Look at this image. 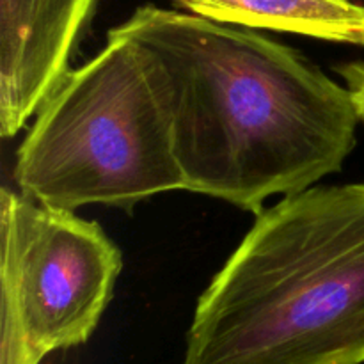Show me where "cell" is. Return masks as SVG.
I'll return each mask as SVG.
<instances>
[{"label": "cell", "mask_w": 364, "mask_h": 364, "mask_svg": "<svg viewBox=\"0 0 364 364\" xmlns=\"http://www.w3.org/2000/svg\"><path fill=\"white\" fill-rule=\"evenodd\" d=\"M117 34L148 57L185 191L262 212L338 173L359 114L347 85L252 28L142 6Z\"/></svg>", "instance_id": "cell-1"}, {"label": "cell", "mask_w": 364, "mask_h": 364, "mask_svg": "<svg viewBox=\"0 0 364 364\" xmlns=\"http://www.w3.org/2000/svg\"><path fill=\"white\" fill-rule=\"evenodd\" d=\"M181 364H364V181L262 210L199 297Z\"/></svg>", "instance_id": "cell-2"}, {"label": "cell", "mask_w": 364, "mask_h": 364, "mask_svg": "<svg viewBox=\"0 0 364 364\" xmlns=\"http://www.w3.org/2000/svg\"><path fill=\"white\" fill-rule=\"evenodd\" d=\"M14 181L41 205L132 208L185 191L173 127L141 45L110 28L107 45L70 70L18 148Z\"/></svg>", "instance_id": "cell-3"}, {"label": "cell", "mask_w": 364, "mask_h": 364, "mask_svg": "<svg viewBox=\"0 0 364 364\" xmlns=\"http://www.w3.org/2000/svg\"><path fill=\"white\" fill-rule=\"evenodd\" d=\"M2 364H39L95 333L123 267L92 220L4 187Z\"/></svg>", "instance_id": "cell-4"}, {"label": "cell", "mask_w": 364, "mask_h": 364, "mask_svg": "<svg viewBox=\"0 0 364 364\" xmlns=\"http://www.w3.org/2000/svg\"><path fill=\"white\" fill-rule=\"evenodd\" d=\"M96 0H0V134L14 137L68 73Z\"/></svg>", "instance_id": "cell-5"}, {"label": "cell", "mask_w": 364, "mask_h": 364, "mask_svg": "<svg viewBox=\"0 0 364 364\" xmlns=\"http://www.w3.org/2000/svg\"><path fill=\"white\" fill-rule=\"evenodd\" d=\"M188 13L247 28H270L364 46L358 0H174Z\"/></svg>", "instance_id": "cell-6"}, {"label": "cell", "mask_w": 364, "mask_h": 364, "mask_svg": "<svg viewBox=\"0 0 364 364\" xmlns=\"http://www.w3.org/2000/svg\"><path fill=\"white\" fill-rule=\"evenodd\" d=\"M338 71L343 77L347 89L350 91L359 119L364 121V63H348Z\"/></svg>", "instance_id": "cell-7"}]
</instances>
